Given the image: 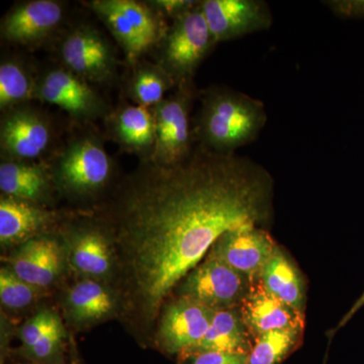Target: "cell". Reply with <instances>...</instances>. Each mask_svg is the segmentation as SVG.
I'll return each instance as SVG.
<instances>
[{"label":"cell","instance_id":"obj_26","mask_svg":"<svg viewBox=\"0 0 364 364\" xmlns=\"http://www.w3.org/2000/svg\"><path fill=\"white\" fill-rule=\"evenodd\" d=\"M37 85L21 64L2 62L0 65V109L7 112L36 97Z\"/></svg>","mask_w":364,"mask_h":364},{"label":"cell","instance_id":"obj_14","mask_svg":"<svg viewBox=\"0 0 364 364\" xmlns=\"http://www.w3.org/2000/svg\"><path fill=\"white\" fill-rule=\"evenodd\" d=\"M64 6L54 0H33L14 7L1 21V36L9 42L28 45L51 35L61 23Z\"/></svg>","mask_w":364,"mask_h":364},{"label":"cell","instance_id":"obj_1","mask_svg":"<svg viewBox=\"0 0 364 364\" xmlns=\"http://www.w3.org/2000/svg\"><path fill=\"white\" fill-rule=\"evenodd\" d=\"M274 181L251 158L198 145L172 165L143 160L112 210L134 306L152 324L182 279L229 230L272 222Z\"/></svg>","mask_w":364,"mask_h":364},{"label":"cell","instance_id":"obj_7","mask_svg":"<svg viewBox=\"0 0 364 364\" xmlns=\"http://www.w3.org/2000/svg\"><path fill=\"white\" fill-rule=\"evenodd\" d=\"M195 97L193 86L176 87V92L153 107L156 141L154 150L148 158L162 165L176 164L193 153V129L189 112Z\"/></svg>","mask_w":364,"mask_h":364},{"label":"cell","instance_id":"obj_32","mask_svg":"<svg viewBox=\"0 0 364 364\" xmlns=\"http://www.w3.org/2000/svg\"><path fill=\"white\" fill-rule=\"evenodd\" d=\"M364 306V293L361 294L360 298L358 299V301H355V303L353 304V306H351L350 310L348 311L346 314H345L344 317L341 318V321H340L339 324L336 326V328H335L333 331L329 333V337L330 339L332 338L333 335L335 334L337 331H338L339 329H341L343 326L346 325L347 323L350 321V318L353 317L354 315H355L356 313L358 312L359 310H360L361 308Z\"/></svg>","mask_w":364,"mask_h":364},{"label":"cell","instance_id":"obj_22","mask_svg":"<svg viewBox=\"0 0 364 364\" xmlns=\"http://www.w3.org/2000/svg\"><path fill=\"white\" fill-rule=\"evenodd\" d=\"M66 304L72 321L79 325L105 320L116 308V299L111 291L92 279L74 284L67 294Z\"/></svg>","mask_w":364,"mask_h":364},{"label":"cell","instance_id":"obj_23","mask_svg":"<svg viewBox=\"0 0 364 364\" xmlns=\"http://www.w3.org/2000/svg\"><path fill=\"white\" fill-rule=\"evenodd\" d=\"M71 263L90 279H102L112 272V252L102 232L82 229L74 235L70 245Z\"/></svg>","mask_w":364,"mask_h":364},{"label":"cell","instance_id":"obj_24","mask_svg":"<svg viewBox=\"0 0 364 364\" xmlns=\"http://www.w3.org/2000/svg\"><path fill=\"white\" fill-rule=\"evenodd\" d=\"M305 328L274 330L254 338L248 364H282L303 341Z\"/></svg>","mask_w":364,"mask_h":364},{"label":"cell","instance_id":"obj_27","mask_svg":"<svg viewBox=\"0 0 364 364\" xmlns=\"http://www.w3.org/2000/svg\"><path fill=\"white\" fill-rule=\"evenodd\" d=\"M41 289L16 277L9 267L0 270V301L11 310H21L39 298Z\"/></svg>","mask_w":364,"mask_h":364},{"label":"cell","instance_id":"obj_34","mask_svg":"<svg viewBox=\"0 0 364 364\" xmlns=\"http://www.w3.org/2000/svg\"><path fill=\"white\" fill-rule=\"evenodd\" d=\"M1 364H9V363H6V361H1Z\"/></svg>","mask_w":364,"mask_h":364},{"label":"cell","instance_id":"obj_18","mask_svg":"<svg viewBox=\"0 0 364 364\" xmlns=\"http://www.w3.org/2000/svg\"><path fill=\"white\" fill-rule=\"evenodd\" d=\"M257 280L268 293L298 312L305 314V280L291 257L279 245L261 270Z\"/></svg>","mask_w":364,"mask_h":364},{"label":"cell","instance_id":"obj_17","mask_svg":"<svg viewBox=\"0 0 364 364\" xmlns=\"http://www.w3.org/2000/svg\"><path fill=\"white\" fill-rule=\"evenodd\" d=\"M253 342V336L244 322L240 309L218 310L203 339L181 355L203 352L249 355L252 350Z\"/></svg>","mask_w":364,"mask_h":364},{"label":"cell","instance_id":"obj_21","mask_svg":"<svg viewBox=\"0 0 364 364\" xmlns=\"http://www.w3.org/2000/svg\"><path fill=\"white\" fill-rule=\"evenodd\" d=\"M112 134L117 142L126 149L148 159L156 141L152 109L141 105H128L112 119Z\"/></svg>","mask_w":364,"mask_h":364},{"label":"cell","instance_id":"obj_19","mask_svg":"<svg viewBox=\"0 0 364 364\" xmlns=\"http://www.w3.org/2000/svg\"><path fill=\"white\" fill-rule=\"evenodd\" d=\"M52 214L36 203L1 196L0 242L2 245L25 243L51 222Z\"/></svg>","mask_w":364,"mask_h":364},{"label":"cell","instance_id":"obj_10","mask_svg":"<svg viewBox=\"0 0 364 364\" xmlns=\"http://www.w3.org/2000/svg\"><path fill=\"white\" fill-rule=\"evenodd\" d=\"M200 6L217 44L268 30L272 25V11L261 0H205Z\"/></svg>","mask_w":364,"mask_h":364},{"label":"cell","instance_id":"obj_2","mask_svg":"<svg viewBox=\"0 0 364 364\" xmlns=\"http://www.w3.org/2000/svg\"><path fill=\"white\" fill-rule=\"evenodd\" d=\"M267 122L261 100L232 88L212 87L203 92L193 136L208 150L230 154L253 143Z\"/></svg>","mask_w":364,"mask_h":364},{"label":"cell","instance_id":"obj_4","mask_svg":"<svg viewBox=\"0 0 364 364\" xmlns=\"http://www.w3.org/2000/svg\"><path fill=\"white\" fill-rule=\"evenodd\" d=\"M90 6L121 46L131 64H136L145 53L160 44L168 28L161 14L147 2L95 0Z\"/></svg>","mask_w":364,"mask_h":364},{"label":"cell","instance_id":"obj_15","mask_svg":"<svg viewBox=\"0 0 364 364\" xmlns=\"http://www.w3.org/2000/svg\"><path fill=\"white\" fill-rule=\"evenodd\" d=\"M62 252L51 237L37 236L21 244L11 256V268L16 277L31 286L44 289L59 277Z\"/></svg>","mask_w":364,"mask_h":364},{"label":"cell","instance_id":"obj_8","mask_svg":"<svg viewBox=\"0 0 364 364\" xmlns=\"http://www.w3.org/2000/svg\"><path fill=\"white\" fill-rule=\"evenodd\" d=\"M215 310L178 296L163 306L156 333V345L160 351L178 358L196 346L207 333Z\"/></svg>","mask_w":364,"mask_h":364},{"label":"cell","instance_id":"obj_16","mask_svg":"<svg viewBox=\"0 0 364 364\" xmlns=\"http://www.w3.org/2000/svg\"><path fill=\"white\" fill-rule=\"evenodd\" d=\"M239 309L253 338L274 330L305 328V314L298 312L268 293L258 280L254 282L250 293Z\"/></svg>","mask_w":364,"mask_h":364},{"label":"cell","instance_id":"obj_3","mask_svg":"<svg viewBox=\"0 0 364 364\" xmlns=\"http://www.w3.org/2000/svg\"><path fill=\"white\" fill-rule=\"evenodd\" d=\"M217 45L203 16L200 1L173 20L159 44V63L176 87L193 86L196 70Z\"/></svg>","mask_w":364,"mask_h":364},{"label":"cell","instance_id":"obj_31","mask_svg":"<svg viewBox=\"0 0 364 364\" xmlns=\"http://www.w3.org/2000/svg\"><path fill=\"white\" fill-rule=\"evenodd\" d=\"M325 4L341 18H364V0H333Z\"/></svg>","mask_w":364,"mask_h":364},{"label":"cell","instance_id":"obj_5","mask_svg":"<svg viewBox=\"0 0 364 364\" xmlns=\"http://www.w3.org/2000/svg\"><path fill=\"white\" fill-rule=\"evenodd\" d=\"M114 163L95 136L72 139L55 160L52 178L69 196L86 198L100 193L111 181Z\"/></svg>","mask_w":364,"mask_h":364},{"label":"cell","instance_id":"obj_33","mask_svg":"<svg viewBox=\"0 0 364 364\" xmlns=\"http://www.w3.org/2000/svg\"><path fill=\"white\" fill-rule=\"evenodd\" d=\"M70 364H82L80 363V360L77 358H73L71 359Z\"/></svg>","mask_w":364,"mask_h":364},{"label":"cell","instance_id":"obj_20","mask_svg":"<svg viewBox=\"0 0 364 364\" xmlns=\"http://www.w3.org/2000/svg\"><path fill=\"white\" fill-rule=\"evenodd\" d=\"M0 189L6 196L37 205L49 198L51 179L37 163L4 160L0 164Z\"/></svg>","mask_w":364,"mask_h":364},{"label":"cell","instance_id":"obj_6","mask_svg":"<svg viewBox=\"0 0 364 364\" xmlns=\"http://www.w3.org/2000/svg\"><path fill=\"white\" fill-rule=\"evenodd\" d=\"M253 284L245 275L208 255L182 279L177 289L178 296L218 311L239 308L250 293Z\"/></svg>","mask_w":364,"mask_h":364},{"label":"cell","instance_id":"obj_12","mask_svg":"<svg viewBox=\"0 0 364 364\" xmlns=\"http://www.w3.org/2000/svg\"><path fill=\"white\" fill-rule=\"evenodd\" d=\"M36 97L57 105L77 121L87 122L107 114L102 98L68 69H53L41 79Z\"/></svg>","mask_w":364,"mask_h":364},{"label":"cell","instance_id":"obj_13","mask_svg":"<svg viewBox=\"0 0 364 364\" xmlns=\"http://www.w3.org/2000/svg\"><path fill=\"white\" fill-rule=\"evenodd\" d=\"M60 53L66 69L87 82H105L116 71V58L109 42L88 26L69 33Z\"/></svg>","mask_w":364,"mask_h":364},{"label":"cell","instance_id":"obj_28","mask_svg":"<svg viewBox=\"0 0 364 364\" xmlns=\"http://www.w3.org/2000/svg\"><path fill=\"white\" fill-rule=\"evenodd\" d=\"M61 328H63L61 320L53 311L43 310L36 314L21 329L20 338L25 355L38 342Z\"/></svg>","mask_w":364,"mask_h":364},{"label":"cell","instance_id":"obj_11","mask_svg":"<svg viewBox=\"0 0 364 364\" xmlns=\"http://www.w3.org/2000/svg\"><path fill=\"white\" fill-rule=\"evenodd\" d=\"M51 128L42 114L30 107L4 112L0 124L2 159L31 161L40 157L51 143Z\"/></svg>","mask_w":364,"mask_h":364},{"label":"cell","instance_id":"obj_25","mask_svg":"<svg viewBox=\"0 0 364 364\" xmlns=\"http://www.w3.org/2000/svg\"><path fill=\"white\" fill-rule=\"evenodd\" d=\"M176 85L164 69L154 64H143L132 79L130 92L136 104L153 109L164 100L167 90Z\"/></svg>","mask_w":364,"mask_h":364},{"label":"cell","instance_id":"obj_35","mask_svg":"<svg viewBox=\"0 0 364 364\" xmlns=\"http://www.w3.org/2000/svg\"><path fill=\"white\" fill-rule=\"evenodd\" d=\"M28 364H36V363H28Z\"/></svg>","mask_w":364,"mask_h":364},{"label":"cell","instance_id":"obj_30","mask_svg":"<svg viewBox=\"0 0 364 364\" xmlns=\"http://www.w3.org/2000/svg\"><path fill=\"white\" fill-rule=\"evenodd\" d=\"M198 1H189V0H152L147 4L152 7L158 14L162 16H169V18H179L189 9H193Z\"/></svg>","mask_w":364,"mask_h":364},{"label":"cell","instance_id":"obj_29","mask_svg":"<svg viewBox=\"0 0 364 364\" xmlns=\"http://www.w3.org/2000/svg\"><path fill=\"white\" fill-rule=\"evenodd\" d=\"M177 364H248L246 354L203 352L177 358Z\"/></svg>","mask_w":364,"mask_h":364},{"label":"cell","instance_id":"obj_9","mask_svg":"<svg viewBox=\"0 0 364 364\" xmlns=\"http://www.w3.org/2000/svg\"><path fill=\"white\" fill-rule=\"evenodd\" d=\"M277 246L264 228L243 225L223 234L208 255L255 282Z\"/></svg>","mask_w":364,"mask_h":364}]
</instances>
